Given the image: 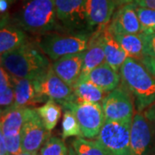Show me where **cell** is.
<instances>
[{
	"mask_svg": "<svg viewBox=\"0 0 155 155\" xmlns=\"http://www.w3.org/2000/svg\"><path fill=\"white\" fill-rule=\"evenodd\" d=\"M48 57L36 44L27 42L11 52L1 54V67L18 78L39 79L51 67Z\"/></svg>",
	"mask_w": 155,
	"mask_h": 155,
	"instance_id": "cell-1",
	"label": "cell"
},
{
	"mask_svg": "<svg viewBox=\"0 0 155 155\" xmlns=\"http://www.w3.org/2000/svg\"><path fill=\"white\" fill-rule=\"evenodd\" d=\"M14 20L22 30L40 35L62 29L54 0H24Z\"/></svg>",
	"mask_w": 155,
	"mask_h": 155,
	"instance_id": "cell-2",
	"label": "cell"
},
{
	"mask_svg": "<svg viewBox=\"0 0 155 155\" xmlns=\"http://www.w3.org/2000/svg\"><path fill=\"white\" fill-rule=\"evenodd\" d=\"M122 86L134 98L136 110L143 112L155 103V77L140 61L127 58L120 69Z\"/></svg>",
	"mask_w": 155,
	"mask_h": 155,
	"instance_id": "cell-3",
	"label": "cell"
},
{
	"mask_svg": "<svg viewBox=\"0 0 155 155\" xmlns=\"http://www.w3.org/2000/svg\"><path fill=\"white\" fill-rule=\"evenodd\" d=\"M92 34L91 32H51L39 35L35 44L50 60L54 61L64 56L84 52L88 48Z\"/></svg>",
	"mask_w": 155,
	"mask_h": 155,
	"instance_id": "cell-4",
	"label": "cell"
},
{
	"mask_svg": "<svg viewBox=\"0 0 155 155\" xmlns=\"http://www.w3.org/2000/svg\"><path fill=\"white\" fill-rule=\"evenodd\" d=\"M61 105L64 110H70L75 115L83 137L97 138L106 121L102 104L91 102H67Z\"/></svg>",
	"mask_w": 155,
	"mask_h": 155,
	"instance_id": "cell-5",
	"label": "cell"
},
{
	"mask_svg": "<svg viewBox=\"0 0 155 155\" xmlns=\"http://www.w3.org/2000/svg\"><path fill=\"white\" fill-rule=\"evenodd\" d=\"M131 123L105 121L96 140L110 155H132Z\"/></svg>",
	"mask_w": 155,
	"mask_h": 155,
	"instance_id": "cell-6",
	"label": "cell"
},
{
	"mask_svg": "<svg viewBox=\"0 0 155 155\" xmlns=\"http://www.w3.org/2000/svg\"><path fill=\"white\" fill-rule=\"evenodd\" d=\"M57 18L68 32H90L86 0H54Z\"/></svg>",
	"mask_w": 155,
	"mask_h": 155,
	"instance_id": "cell-7",
	"label": "cell"
},
{
	"mask_svg": "<svg viewBox=\"0 0 155 155\" xmlns=\"http://www.w3.org/2000/svg\"><path fill=\"white\" fill-rule=\"evenodd\" d=\"M106 121L132 123L134 104L130 93L126 89L117 87L106 95L102 101Z\"/></svg>",
	"mask_w": 155,
	"mask_h": 155,
	"instance_id": "cell-8",
	"label": "cell"
},
{
	"mask_svg": "<svg viewBox=\"0 0 155 155\" xmlns=\"http://www.w3.org/2000/svg\"><path fill=\"white\" fill-rule=\"evenodd\" d=\"M130 146L132 155H152L155 153V132L142 112L137 111L133 117Z\"/></svg>",
	"mask_w": 155,
	"mask_h": 155,
	"instance_id": "cell-9",
	"label": "cell"
},
{
	"mask_svg": "<svg viewBox=\"0 0 155 155\" xmlns=\"http://www.w3.org/2000/svg\"><path fill=\"white\" fill-rule=\"evenodd\" d=\"M49 134L36 109L28 108L26 120L22 129V151L37 153L50 137Z\"/></svg>",
	"mask_w": 155,
	"mask_h": 155,
	"instance_id": "cell-10",
	"label": "cell"
},
{
	"mask_svg": "<svg viewBox=\"0 0 155 155\" xmlns=\"http://www.w3.org/2000/svg\"><path fill=\"white\" fill-rule=\"evenodd\" d=\"M35 82L39 93L47 101L52 99L60 104L67 102H75L72 87L54 72L52 66L44 76L35 79Z\"/></svg>",
	"mask_w": 155,
	"mask_h": 155,
	"instance_id": "cell-11",
	"label": "cell"
},
{
	"mask_svg": "<svg viewBox=\"0 0 155 155\" xmlns=\"http://www.w3.org/2000/svg\"><path fill=\"white\" fill-rule=\"evenodd\" d=\"M136 9L137 5L132 2L119 6L108 25L110 32L112 35L142 33Z\"/></svg>",
	"mask_w": 155,
	"mask_h": 155,
	"instance_id": "cell-12",
	"label": "cell"
},
{
	"mask_svg": "<svg viewBox=\"0 0 155 155\" xmlns=\"http://www.w3.org/2000/svg\"><path fill=\"white\" fill-rule=\"evenodd\" d=\"M112 0H86L87 22L90 32L103 30L108 27L116 9Z\"/></svg>",
	"mask_w": 155,
	"mask_h": 155,
	"instance_id": "cell-13",
	"label": "cell"
},
{
	"mask_svg": "<svg viewBox=\"0 0 155 155\" xmlns=\"http://www.w3.org/2000/svg\"><path fill=\"white\" fill-rule=\"evenodd\" d=\"M11 81L15 92V103L12 107L29 108L47 101L39 93L35 80L11 76Z\"/></svg>",
	"mask_w": 155,
	"mask_h": 155,
	"instance_id": "cell-14",
	"label": "cell"
},
{
	"mask_svg": "<svg viewBox=\"0 0 155 155\" xmlns=\"http://www.w3.org/2000/svg\"><path fill=\"white\" fill-rule=\"evenodd\" d=\"M84 52L64 56L52 64L54 72L70 86H73L79 79L83 68Z\"/></svg>",
	"mask_w": 155,
	"mask_h": 155,
	"instance_id": "cell-15",
	"label": "cell"
},
{
	"mask_svg": "<svg viewBox=\"0 0 155 155\" xmlns=\"http://www.w3.org/2000/svg\"><path fill=\"white\" fill-rule=\"evenodd\" d=\"M79 79L88 80L108 93L118 87L121 81V75L105 61Z\"/></svg>",
	"mask_w": 155,
	"mask_h": 155,
	"instance_id": "cell-16",
	"label": "cell"
},
{
	"mask_svg": "<svg viewBox=\"0 0 155 155\" xmlns=\"http://www.w3.org/2000/svg\"><path fill=\"white\" fill-rule=\"evenodd\" d=\"M103 30H97L92 34L88 48L84 51L83 68L80 78L84 77L91 71H92L96 67H97L106 61L102 38Z\"/></svg>",
	"mask_w": 155,
	"mask_h": 155,
	"instance_id": "cell-17",
	"label": "cell"
},
{
	"mask_svg": "<svg viewBox=\"0 0 155 155\" xmlns=\"http://www.w3.org/2000/svg\"><path fill=\"white\" fill-rule=\"evenodd\" d=\"M28 109L11 107L1 111L0 132L4 134L5 138L22 135V129L26 120Z\"/></svg>",
	"mask_w": 155,
	"mask_h": 155,
	"instance_id": "cell-18",
	"label": "cell"
},
{
	"mask_svg": "<svg viewBox=\"0 0 155 155\" xmlns=\"http://www.w3.org/2000/svg\"><path fill=\"white\" fill-rule=\"evenodd\" d=\"M102 38L106 62L116 72H119L124 61L128 58V56L121 45L118 43L115 36L110 32L108 27L103 30Z\"/></svg>",
	"mask_w": 155,
	"mask_h": 155,
	"instance_id": "cell-19",
	"label": "cell"
},
{
	"mask_svg": "<svg viewBox=\"0 0 155 155\" xmlns=\"http://www.w3.org/2000/svg\"><path fill=\"white\" fill-rule=\"evenodd\" d=\"M23 31L17 25H3L0 30V54L11 52L28 42V37Z\"/></svg>",
	"mask_w": 155,
	"mask_h": 155,
	"instance_id": "cell-20",
	"label": "cell"
},
{
	"mask_svg": "<svg viewBox=\"0 0 155 155\" xmlns=\"http://www.w3.org/2000/svg\"><path fill=\"white\" fill-rule=\"evenodd\" d=\"M129 58L141 61L144 57V42L141 34L113 35Z\"/></svg>",
	"mask_w": 155,
	"mask_h": 155,
	"instance_id": "cell-21",
	"label": "cell"
},
{
	"mask_svg": "<svg viewBox=\"0 0 155 155\" xmlns=\"http://www.w3.org/2000/svg\"><path fill=\"white\" fill-rule=\"evenodd\" d=\"M75 102L99 103L104 99L106 92L88 80L79 79L73 86Z\"/></svg>",
	"mask_w": 155,
	"mask_h": 155,
	"instance_id": "cell-22",
	"label": "cell"
},
{
	"mask_svg": "<svg viewBox=\"0 0 155 155\" xmlns=\"http://www.w3.org/2000/svg\"><path fill=\"white\" fill-rule=\"evenodd\" d=\"M36 110L47 130L51 132L60 121L61 116V106L55 101L49 99L46 101L43 105L38 107Z\"/></svg>",
	"mask_w": 155,
	"mask_h": 155,
	"instance_id": "cell-23",
	"label": "cell"
},
{
	"mask_svg": "<svg viewBox=\"0 0 155 155\" xmlns=\"http://www.w3.org/2000/svg\"><path fill=\"white\" fill-rule=\"evenodd\" d=\"M76 155H110L97 141L78 137L72 143Z\"/></svg>",
	"mask_w": 155,
	"mask_h": 155,
	"instance_id": "cell-24",
	"label": "cell"
},
{
	"mask_svg": "<svg viewBox=\"0 0 155 155\" xmlns=\"http://www.w3.org/2000/svg\"><path fill=\"white\" fill-rule=\"evenodd\" d=\"M83 137L80 125L75 115L70 110H64L62 120V138L66 140L70 137Z\"/></svg>",
	"mask_w": 155,
	"mask_h": 155,
	"instance_id": "cell-25",
	"label": "cell"
},
{
	"mask_svg": "<svg viewBox=\"0 0 155 155\" xmlns=\"http://www.w3.org/2000/svg\"><path fill=\"white\" fill-rule=\"evenodd\" d=\"M69 148L61 139L50 136L40 149V155H68Z\"/></svg>",
	"mask_w": 155,
	"mask_h": 155,
	"instance_id": "cell-26",
	"label": "cell"
},
{
	"mask_svg": "<svg viewBox=\"0 0 155 155\" xmlns=\"http://www.w3.org/2000/svg\"><path fill=\"white\" fill-rule=\"evenodd\" d=\"M136 11L142 33H155V10L137 6Z\"/></svg>",
	"mask_w": 155,
	"mask_h": 155,
	"instance_id": "cell-27",
	"label": "cell"
},
{
	"mask_svg": "<svg viewBox=\"0 0 155 155\" xmlns=\"http://www.w3.org/2000/svg\"><path fill=\"white\" fill-rule=\"evenodd\" d=\"M12 82V81H11ZM15 103V92L13 84L11 83V86L2 94H0V107L1 111L5 110L11 108Z\"/></svg>",
	"mask_w": 155,
	"mask_h": 155,
	"instance_id": "cell-28",
	"label": "cell"
},
{
	"mask_svg": "<svg viewBox=\"0 0 155 155\" xmlns=\"http://www.w3.org/2000/svg\"><path fill=\"white\" fill-rule=\"evenodd\" d=\"M142 38L144 42V54L155 58V33H142Z\"/></svg>",
	"mask_w": 155,
	"mask_h": 155,
	"instance_id": "cell-29",
	"label": "cell"
},
{
	"mask_svg": "<svg viewBox=\"0 0 155 155\" xmlns=\"http://www.w3.org/2000/svg\"><path fill=\"white\" fill-rule=\"evenodd\" d=\"M11 76L3 67L0 68V94L4 93L11 84Z\"/></svg>",
	"mask_w": 155,
	"mask_h": 155,
	"instance_id": "cell-30",
	"label": "cell"
},
{
	"mask_svg": "<svg viewBox=\"0 0 155 155\" xmlns=\"http://www.w3.org/2000/svg\"><path fill=\"white\" fill-rule=\"evenodd\" d=\"M140 62L147 67V69L155 77V58L145 55Z\"/></svg>",
	"mask_w": 155,
	"mask_h": 155,
	"instance_id": "cell-31",
	"label": "cell"
},
{
	"mask_svg": "<svg viewBox=\"0 0 155 155\" xmlns=\"http://www.w3.org/2000/svg\"><path fill=\"white\" fill-rule=\"evenodd\" d=\"M143 113H144L145 116L147 118V120L150 122V123L152 124L155 132V103L149 106L147 109H146L143 111Z\"/></svg>",
	"mask_w": 155,
	"mask_h": 155,
	"instance_id": "cell-32",
	"label": "cell"
},
{
	"mask_svg": "<svg viewBox=\"0 0 155 155\" xmlns=\"http://www.w3.org/2000/svg\"><path fill=\"white\" fill-rule=\"evenodd\" d=\"M127 2H132L137 6L155 10V0H127Z\"/></svg>",
	"mask_w": 155,
	"mask_h": 155,
	"instance_id": "cell-33",
	"label": "cell"
},
{
	"mask_svg": "<svg viewBox=\"0 0 155 155\" xmlns=\"http://www.w3.org/2000/svg\"><path fill=\"white\" fill-rule=\"evenodd\" d=\"M0 155H10L6 146L5 137L2 132H0Z\"/></svg>",
	"mask_w": 155,
	"mask_h": 155,
	"instance_id": "cell-34",
	"label": "cell"
},
{
	"mask_svg": "<svg viewBox=\"0 0 155 155\" xmlns=\"http://www.w3.org/2000/svg\"><path fill=\"white\" fill-rule=\"evenodd\" d=\"M112 1L116 4V7H119V6H121L123 4L127 3V0H112Z\"/></svg>",
	"mask_w": 155,
	"mask_h": 155,
	"instance_id": "cell-35",
	"label": "cell"
},
{
	"mask_svg": "<svg viewBox=\"0 0 155 155\" xmlns=\"http://www.w3.org/2000/svg\"><path fill=\"white\" fill-rule=\"evenodd\" d=\"M17 155H38L37 153H30V152H25V151H22V153H20L19 154Z\"/></svg>",
	"mask_w": 155,
	"mask_h": 155,
	"instance_id": "cell-36",
	"label": "cell"
},
{
	"mask_svg": "<svg viewBox=\"0 0 155 155\" xmlns=\"http://www.w3.org/2000/svg\"><path fill=\"white\" fill-rule=\"evenodd\" d=\"M68 155H76L75 154V152H74V150H73V148H72V146L69 147V153H68Z\"/></svg>",
	"mask_w": 155,
	"mask_h": 155,
	"instance_id": "cell-37",
	"label": "cell"
},
{
	"mask_svg": "<svg viewBox=\"0 0 155 155\" xmlns=\"http://www.w3.org/2000/svg\"><path fill=\"white\" fill-rule=\"evenodd\" d=\"M3 1H5V2H12L14 0H3Z\"/></svg>",
	"mask_w": 155,
	"mask_h": 155,
	"instance_id": "cell-38",
	"label": "cell"
},
{
	"mask_svg": "<svg viewBox=\"0 0 155 155\" xmlns=\"http://www.w3.org/2000/svg\"><path fill=\"white\" fill-rule=\"evenodd\" d=\"M152 155H155V153H153V154H152Z\"/></svg>",
	"mask_w": 155,
	"mask_h": 155,
	"instance_id": "cell-39",
	"label": "cell"
}]
</instances>
